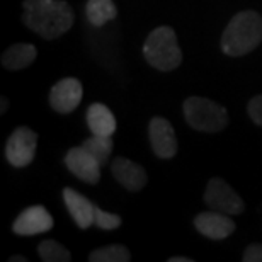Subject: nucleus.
<instances>
[{"instance_id":"1","label":"nucleus","mask_w":262,"mask_h":262,"mask_svg":"<svg viewBox=\"0 0 262 262\" xmlns=\"http://www.w3.org/2000/svg\"><path fill=\"white\" fill-rule=\"evenodd\" d=\"M23 23L45 39H56L73 26V10L63 0H24Z\"/></svg>"},{"instance_id":"2","label":"nucleus","mask_w":262,"mask_h":262,"mask_svg":"<svg viewBox=\"0 0 262 262\" xmlns=\"http://www.w3.org/2000/svg\"><path fill=\"white\" fill-rule=\"evenodd\" d=\"M262 41V17L255 10H242L223 31L222 51L228 56H244Z\"/></svg>"},{"instance_id":"3","label":"nucleus","mask_w":262,"mask_h":262,"mask_svg":"<svg viewBox=\"0 0 262 262\" xmlns=\"http://www.w3.org/2000/svg\"><path fill=\"white\" fill-rule=\"evenodd\" d=\"M143 56L148 65L157 70H176L182 63V51L177 43L176 31L169 26H160L151 31L143 45Z\"/></svg>"},{"instance_id":"4","label":"nucleus","mask_w":262,"mask_h":262,"mask_svg":"<svg viewBox=\"0 0 262 262\" xmlns=\"http://www.w3.org/2000/svg\"><path fill=\"white\" fill-rule=\"evenodd\" d=\"M184 118L187 124L203 133H220L228 124V113L218 102L206 97H189L184 101Z\"/></svg>"},{"instance_id":"5","label":"nucleus","mask_w":262,"mask_h":262,"mask_svg":"<svg viewBox=\"0 0 262 262\" xmlns=\"http://www.w3.org/2000/svg\"><path fill=\"white\" fill-rule=\"evenodd\" d=\"M204 203L214 211L225 214H242L245 209L244 199L233 191L232 186L220 177H213L208 182L206 192H204Z\"/></svg>"},{"instance_id":"6","label":"nucleus","mask_w":262,"mask_h":262,"mask_svg":"<svg viewBox=\"0 0 262 262\" xmlns=\"http://www.w3.org/2000/svg\"><path fill=\"white\" fill-rule=\"evenodd\" d=\"M38 135L28 126H20L10 135L5 145V157L12 167H26L34 160Z\"/></svg>"},{"instance_id":"7","label":"nucleus","mask_w":262,"mask_h":262,"mask_svg":"<svg viewBox=\"0 0 262 262\" xmlns=\"http://www.w3.org/2000/svg\"><path fill=\"white\" fill-rule=\"evenodd\" d=\"M148 136H150V145L154 154L159 159H172L177 154V136L176 131L172 128V124L167 121L165 118L155 116L150 119L148 124Z\"/></svg>"},{"instance_id":"8","label":"nucleus","mask_w":262,"mask_h":262,"mask_svg":"<svg viewBox=\"0 0 262 262\" xmlns=\"http://www.w3.org/2000/svg\"><path fill=\"white\" fill-rule=\"evenodd\" d=\"M83 89L80 80L73 77L61 78L60 82H56L50 91V104L56 113L68 114L75 111L78 104L82 101Z\"/></svg>"},{"instance_id":"9","label":"nucleus","mask_w":262,"mask_h":262,"mask_svg":"<svg viewBox=\"0 0 262 262\" xmlns=\"http://www.w3.org/2000/svg\"><path fill=\"white\" fill-rule=\"evenodd\" d=\"M65 165L73 176L87 184H97L101 179L102 165L83 146H73L67 151Z\"/></svg>"},{"instance_id":"10","label":"nucleus","mask_w":262,"mask_h":262,"mask_svg":"<svg viewBox=\"0 0 262 262\" xmlns=\"http://www.w3.org/2000/svg\"><path fill=\"white\" fill-rule=\"evenodd\" d=\"M53 216L48 213V209L38 204V206L24 209L15 218L12 230L15 235H20V237H33V235L50 232L53 228Z\"/></svg>"},{"instance_id":"11","label":"nucleus","mask_w":262,"mask_h":262,"mask_svg":"<svg viewBox=\"0 0 262 262\" xmlns=\"http://www.w3.org/2000/svg\"><path fill=\"white\" fill-rule=\"evenodd\" d=\"M194 227L199 233L211 240H225L237 228L230 214L214 211V209L199 213L194 218Z\"/></svg>"},{"instance_id":"12","label":"nucleus","mask_w":262,"mask_h":262,"mask_svg":"<svg viewBox=\"0 0 262 262\" xmlns=\"http://www.w3.org/2000/svg\"><path fill=\"white\" fill-rule=\"evenodd\" d=\"M113 177L121 184L124 189L136 192L146 186V172L136 162L124 159V157H116L111 164Z\"/></svg>"},{"instance_id":"13","label":"nucleus","mask_w":262,"mask_h":262,"mask_svg":"<svg viewBox=\"0 0 262 262\" xmlns=\"http://www.w3.org/2000/svg\"><path fill=\"white\" fill-rule=\"evenodd\" d=\"M63 201L73 222L78 225V228L85 230L94 225V214H96L97 206L92 201H89L85 196H82L80 192H77L72 187L63 189Z\"/></svg>"},{"instance_id":"14","label":"nucleus","mask_w":262,"mask_h":262,"mask_svg":"<svg viewBox=\"0 0 262 262\" xmlns=\"http://www.w3.org/2000/svg\"><path fill=\"white\" fill-rule=\"evenodd\" d=\"M87 124L89 129L92 131V135H101V136H113L116 133L118 123L111 109L104 106L101 102H94L87 109Z\"/></svg>"},{"instance_id":"15","label":"nucleus","mask_w":262,"mask_h":262,"mask_svg":"<svg viewBox=\"0 0 262 262\" xmlns=\"http://www.w3.org/2000/svg\"><path fill=\"white\" fill-rule=\"evenodd\" d=\"M38 56V50L34 45L17 43L7 48L2 55V67L5 70H23L29 67Z\"/></svg>"},{"instance_id":"16","label":"nucleus","mask_w":262,"mask_h":262,"mask_svg":"<svg viewBox=\"0 0 262 262\" xmlns=\"http://www.w3.org/2000/svg\"><path fill=\"white\" fill-rule=\"evenodd\" d=\"M85 15L92 26L101 28L109 20L116 19L118 9L113 4V0H89L85 5Z\"/></svg>"},{"instance_id":"17","label":"nucleus","mask_w":262,"mask_h":262,"mask_svg":"<svg viewBox=\"0 0 262 262\" xmlns=\"http://www.w3.org/2000/svg\"><path fill=\"white\" fill-rule=\"evenodd\" d=\"M82 146L96 159L102 167L107 164L113 154V138L111 136H101V135H92L91 138H87L82 143Z\"/></svg>"},{"instance_id":"18","label":"nucleus","mask_w":262,"mask_h":262,"mask_svg":"<svg viewBox=\"0 0 262 262\" xmlns=\"http://www.w3.org/2000/svg\"><path fill=\"white\" fill-rule=\"evenodd\" d=\"M91 262H128L131 260L129 250L121 244H113L107 247L92 250L89 255Z\"/></svg>"},{"instance_id":"19","label":"nucleus","mask_w":262,"mask_h":262,"mask_svg":"<svg viewBox=\"0 0 262 262\" xmlns=\"http://www.w3.org/2000/svg\"><path fill=\"white\" fill-rule=\"evenodd\" d=\"M38 254L45 262H68L72 259V254L56 240H43L38 245Z\"/></svg>"},{"instance_id":"20","label":"nucleus","mask_w":262,"mask_h":262,"mask_svg":"<svg viewBox=\"0 0 262 262\" xmlns=\"http://www.w3.org/2000/svg\"><path fill=\"white\" fill-rule=\"evenodd\" d=\"M123 220L119 214L107 213L101 208H96V214H94V225L101 230H116L121 227Z\"/></svg>"},{"instance_id":"21","label":"nucleus","mask_w":262,"mask_h":262,"mask_svg":"<svg viewBox=\"0 0 262 262\" xmlns=\"http://www.w3.org/2000/svg\"><path fill=\"white\" fill-rule=\"evenodd\" d=\"M247 113L255 124L262 126V94L250 99L249 104H247Z\"/></svg>"},{"instance_id":"22","label":"nucleus","mask_w":262,"mask_h":262,"mask_svg":"<svg viewBox=\"0 0 262 262\" xmlns=\"http://www.w3.org/2000/svg\"><path fill=\"white\" fill-rule=\"evenodd\" d=\"M244 262H262V244H250L244 252Z\"/></svg>"},{"instance_id":"23","label":"nucleus","mask_w":262,"mask_h":262,"mask_svg":"<svg viewBox=\"0 0 262 262\" xmlns=\"http://www.w3.org/2000/svg\"><path fill=\"white\" fill-rule=\"evenodd\" d=\"M169 262H192V259L184 257V255H182V257H170Z\"/></svg>"},{"instance_id":"24","label":"nucleus","mask_w":262,"mask_h":262,"mask_svg":"<svg viewBox=\"0 0 262 262\" xmlns=\"http://www.w3.org/2000/svg\"><path fill=\"white\" fill-rule=\"evenodd\" d=\"M9 109V101H7V97H2V107H0V113H5Z\"/></svg>"},{"instance_id":"25","label":"nucleus","mask_w":262,"mask_h":262,"mask_svg":"<svg viewBox=\"0 0 262 262\" xmlns=\"http://www.w3.org/2000/svg\"><path fill=\"white\" fill-rule=\"evenodd\" d=\"M28 259L24 257V255H14V257H10L9 262H26Z\"/></svg>"}]
</instances>
